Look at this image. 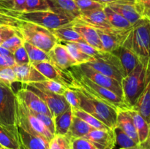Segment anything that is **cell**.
I'll list each match as a JSON object with an SVG mask.
<instances>
[{
    "label": "cell",
    "mask_w": 150,
    "mask_h": 149,
    "mask_svg": "<svg viewBox=\"0 0 150 149\" xmlns=\"http://www.w3.org/2000/svg\"><path fill=\"white\" fill-rule=\"evenodd\" d=\"M80 100V108L114 129L117 124V110L104 102L95 99L79 86L75 88Z\"/></svg>",
    "instance_id": "6da1fadb"
},
{
    "label": "cell",
    "mask_w": 150,
    "mask_h": 149,
    "mask_svg": "<svg viewBox=\"0 0 150 149\" xmlns=\"http://www.w3.org/2000/svg\"><path fill=\"white\" fill-rule=\"evenodd\" d=\"M67 70H70L74 79L79 83V86L95 99L112 107L117 110L130 109L122 98L117 96L111 91L92 82L82 73H81L77 70L76 66H73Z\"/></svg>",
    "instance_id": "7a4b0ae2"
},
{
    "label": "cell",
    "mask_w": 150,
    "mask_h": 149,
    "mask_svg": "<svg viewBox=\"0 0 150 149\" xmlns=\"http://www.w3.org/2000/svg\"><path fill=\"white\" fill-rule=\"evenodd\" d=\"M148 61L141 60L134 70L122 80L123 98L126 105L131 109L144 89L147 73Z\"/></svg>",
    "instance_id": "3957f363"
},
{
    "label": "cell",
    "mask_w": 150,
    "mask_h": 149,
    "mask_svg": "<svg viewBox=\"0 0 150 149\" xmlns=\"http://www.w3.org/2000/svg\"><path fill=\"white\" fill-rule=\"evenodd\" d=\"M16 126L29 134L42 139L48 146L54 137L44 124L35 116L30 110L16 96Z\"/></svg>",
    "instance_id": "277c9868"
},
{
    "label": "cell",
    "mask_w": 150,
    "mask_h": 149,
    "mask_svg": "<svg viewBox=\"0 0 150 149\" xmlns=\"http://www.w3.org/2000/svg\"><path fill=\"white\" fill-rule=\"evenodd\" d=\"M21 35L24 42L30 43L48 53L59 40L50 29L35 23L22 20L19 27Z\"/></svg>",
    "instance_id": "5b68a950"
},
{
    "label": "cell",
    "mask_w": 150,
    "mask_h": 149,
    "mask_svg": "<svg viewBox=\"0 0 150 149\" xmlns=\"http://www.w3.org/2000/svg\"><path fill=\"white\" fill-rule=\"evenodd\" d=\"M126 41L142 61L150 58V20L142 18L133 25Z\"/></svg>",
    "instance_id": "8992f818"
},
{
    "label": "cell",
    "mask_w": 150,
    "mask_h": 149,
    "mask_svg": "<svg viewBox=\"0 0 150 149\" xmlns=\"http://www.w3.org/2000/svg\"><path fill=\"white\" fill-rule=\"evenodd\" d=\"M17 18L23 21L35 23L50 30L57 29L72 22L67 18L53 13L51 10L18 13Z\"/></svg>",
    "instance_id": "52a82bcc"
},
{
    "label": "cell",
    "mask_w": 150,
    "mask_h": 149,
    "mask_svg": "<svg viewBox=\"0 0 150 149\" xmlns=\"http://www.w3.org/2000/svg\"><path fill=\"white\" fill-rule=\"evenodd\" d=\"M0 125L17 130L16 94L12 88L1 84H0Z\"/></svg>",
    "instance_id": "ba28073f"
},
{
    "label": "cell",
    "mask_w": 150,
    "mask_h": 149,
    "mask_svg": "<svg viewBox=\"0 0 150 149\" xmlns=\"http://www.w3.org/2000/svg\"><path fill=\"white\" fill-rule=\"evenodd\" d=\"M32 64L48 80L57 82L69 89L79 87V83L69 70H61L49 61H42Z\"/></svg>",
    "instance_id": "9c48e42d"
},
{
    "label": "cell",
    "mask_w": 150,
    "mask_h": 149,
    "mask_svg": "<svg viewBox=\"0 0 150 149\" xmlns=\"http://www.w3.org/2000/svg\"><path fill=\"white\" fill-rule=\"evenodd\" d=\"M22 85L25 86L26 89L34 92L35 94L38 95L40 99L44 101L45 105L49 109L53 118L58 116L70 107L65 100L63 95L57 94V93L48 91L47 90L39 89L30 84L22 83Z\"/></svg>",
    "instance_id": "30bf717a"
},
{
    "label": "cell",
    "mask_w": 150,
    "mask_h": 149,
    "mask_svg": "<svg viewBox=\"0 0 150 149\" xmlns=\"http://www.w3.org/2000/svg\"><path fill=\"white\" fill-rule=\"evenodd\" d=\"M131 29L132 28L129 29H118L114 28L96 29L103 51L111 53L122 46L125 42Z\"/></svg>",
    "instance_id": "8fae6325"
},
{
    "label": "cell",
    "mask_w": 150,
    "mask_h": 149,
    "mask_svg": "<svg viewBox=\"0 0 150 149\" xmlns=\"http://www.w3.org/2000/svg\"><path fill=\"white\" fill-rule=\"evenodd\" d=\"M76 67L81 73H82L83 75L88 77L92 82L102 86V87L111 91L114 93H116L117 96L124 99L121 83L117 81L115 79H113L111 77L105 75V74H103L98 72L95 71L93 69L86 65V64L76 65Z\"/></svg>",
    "instance_id": "7c38bea8"
},
{
    "label": "cell",
    "mask_w": 150,
    "mask_h": 149,
    "mask_svg": "<svg viewBox=\"0 0 150 149\" xmlns=\"http://www.w3.org/2000/svg\"><path fill=\"white\" fill-rule=\"evenodd\" d=\"M83 138L92 143L97 149H113L116 145L114 129H92Z\"/></svg>",
    "instance_id": "4fadbf2b"
},
{
    "label": "cell",
    "mask_w": 150,
    "mask_h": 149,
    "mask_svg": "<svg viewBox=\"0 0 150 149\" xmlns=\"http://www.w3.org/2000/svg\"><path fill=\"white\" fill-rule=\"evenodd\" d=\"M18 98L23 102V103L31 110L35 112L43 113L52 117L49 109L45 105L44 101L39 97L34 92L26 89L22 85L21 89H19L16 93ZM53 118V117H52Z\"/></svg>",
    "instance_id": "5bb4252c"
},
{
    "label": "cell",
    "mask_w": 150,
    "mask_h": 149,
    "mask_svg": "<svg viewBox=\"0 0 150 149\" xmlns=\"http://www.w3.org/2000/svg\"><path fill=\"white\" fill-rule=\"evenodd\" d=\"M49 10L68 18L70 21L79 18L81 11L74 0H46Z\"/></svg>",
    "instance_id": "9a60e30c"
},
{
    "label": "cell",
    "mask_w": 150,
    "mask_h": 149,
    "mask_svg": "<svg viewBox=\"0 0 150 149\" xmlns=\"http://www.w3.org/2000/svg\"><path fill=\"white\" fill-rule=\"evenodd\" d=\"M72 26L81 36L85 42L99 51H103L102 43L96 29L79 19L72 21Z\"/></svg>",
    "instance_id": "2e32d148"
},
{
    "label": "cell",
    "mask_w": 150,
    "mask_h": 149,
    "mask_svg": "<svg viewBox=\"0 0 150 149\" xmlns=\"http://www.w3.org/2000/svg\"><path fill=\"white\" fill-rule=\"evenodd\" d=\"M48 53L50 57V62L61 70H67L73 66L77 65L76 61L61 42H59L56 44Z\"/></svg>",
    "instance_id": "e0dca14e"
},
{
    "label": "cell",
    "mask_w": 150,
    "mask_h": 149,
    "mask_svg": "<svg viewBox=\"0 0 150 149\" xmlns=\"http://www.w3.org/2000/svg\"><path fill=\"white\" fill-rule=\"evenodd\" d=\"M111 53L114 54L120 61L125 76L131 72L141 61L139 57L133 52L126 40L122 46Z\"/></svg>",
    "instance_id": "ac0fdd59"
},
{
    "label": "cell",
    "mask_w": 150,
    "mask_h": 149,
    "mask_svg": "<svg viewBox=\"0 0 150 149\" xmlns=\"http://www.w3.org/2000/svg\"><path fill=\"white\" fill-rule=\"evenodd\" d=\"M17 77V82L21 83H38L47 80L31 63L13 67Z\"/></svg>",
    "instance_id": "d6986e66"
},
{
    "label": "cell",
    "mask_w": 150,
    "mask_h": 149,
    "mask_svg": "<svg viewBox=\"0 0 150 149\" xmlns=\"http://www.w3.org/2000/svg\"><path fill=\"white\" fill-rule=\"evenodd\" d=\"M131 109L138 111L150 125V58L148 61L144 89Z\"/></svg>",
    "instance_id": "ffe728a7"
},
{
    "label": "cell",
    "mask_w": 150,
    "mask_h": 149,
    "mask_svg": "<svg viewBox=\"0 0 150 149\" xmlns=\"http://www.w3.org/2000/svg\"><path fill=\"white\" fill-rule=\"evenodd\" d=\"M107 6L116 13L121 15L132 25L143 18L138 12L135 6V1H118L108 4Z\"/></svg>",
    "instance_id": "44dd1931"
},
{
    "label": "cell",
    "mask_w": 150,
    "mask_h": 149,
    "mask_svg": "<svg viewBox=\"0 0 150 149\" xmlns=\"http://www.w3.org/2000/svg\"><path fill=\"white\" fill-rule=\"evenodd\" d=\"M86 64L95 71L113 79H115L120 83H121L122 80L125 77L123 73L115 65L105 60L95 58L92 61L87 62Z\"/></svg>",
    "instance_id": "7402d4cb"
},
{
    "label": "cell",
    "mask_w": 150,
    "mask_h": 149,
    "mask_svg": "<svg viewBox=\"0 0 150 149\" xmlns=\"http://www.w3.org/2000/svg\"><path fill=\"white\" fill-rule=\"evenodd\" d=\"M103 9L81 12L80 17L78 19L96 29L112 28L108 23Z\"/></svg>",
    "instance_id": "603a6c76"
},
{
    "label": "cell",
    "mask_w": 150,
    "mask_h": 149,
    "mask_svg": "<svg viewBox=\"0 0 150 149\" xmlns=\"http://www.w3.org/2000/svg\"><path fill=\"white\" fill-rule=\"evenodd\" d=\"M129 110V109H128ZM128 110H117V124L116 127L121 129L125 133L133 139L136 144L139 143V136L135 127L133 120Z\"/></svg>",
    "instance_id": "cb8c5ba5"
},
{
    "label": "cell",
    "mask_w": 150,
    "mask_h": 149,
    "mask_svg": "<svg viewBox=\"0 0 150 149\" xmlns=\"http://www.w3.org/2000/svg\"><path fill=\"white\" fill-rule=\"evenodd\" d=\"M17 131L22 149H48V146L42 139L29 134L18 126Z\"/></svg>",
    "instance_id": "d4e9b609"
},
{
    "label": "cell",
    "mask_w": 150,
    "mask_h": 149,
    "mask_svg": "<svg viewBox=\"0 0 150 149\" xmlns=\"http://www.w3.org/2000/svg\"><path fill=\"white\" fill-rule=\"evenodd\" d=\"M128 111L133 118L135 127L137 131L139 143H144L149 137L150 125L138 111L133 109H129Z\"/></svg>",
    "instance_id": "484cf974"
},
{
    "label": "cell",
    "mask_w": 150,
    "mask_h": 149,
    "mask_svg": "<svg viewBox=\"0 0 150 149\" xmlns=\"http://www.w3.org/2000/svg\"><path fill=\"white\" fill-rule=\"evenodd\" d=\"M54 36L57 38L59 42H84L80 34L74 30L72 26V22L57 29L51 30Z\"/></svg>",
    "instance_id": "4316f807"
},
{
    "label": "cell",
    "mask_w": 150,
    "mask_h": 149,
    "mask_svg": "<svg viewBox=\"0 0 150 149\" xmlns=\"http://www.w3.org/2000/svg\"><path fill=\"white\" fill-rule=\"evenodd\" d=\"M0 145L9 149H21L17 130L0 125Z\"/></svg>",
    "instance_id": "83f0119b"
},
{
    "label": "cell",
    "mask_w": 150,
    "mask_h": 149,
    "mask_svg": "<svg viewBox=\"0 0 150 149\" xmlns=\"http://www.w3.org/2000/svg\"><path fill=\"white\" fill-rule=\"evenodd\" d=\"M92 129L94 128H92L89 124L85 122L83 120L73 115L71 125L69 129L67 136L70 140L81 138V137H83L86 134H89V132Z\"/></svg>",
    "instance_id": "f1b7e54d"
},
{
    "label": "cell",
    "mask_w": 150,
    "mask_h": 149,
    "mask_svg": "<svg viewBox=\"0 0 150 149\" xmlns=\"http://www.w3.org/2000/svg\"><path fill=\"white\" fill-rule=\"evenodd\" d=\"M73 116L72 108L70 107L64 112L54 118V125H55V134L67 135L71 125Z\"/></svg>",
    "instance_id": "f546056e"
},
{
    "label": "cell",
    "mask_w": 150,
    "mask_h": 149,
    "mask_svg": "<svg viewBox=\"0 0 150 149\" xmlns=\"http://www.w3.org/2000/svg\"><path fill=\"white\" fill-rule=\"evenodd\" d=\"M103 10L106 15L108 23L112 28L118 29H129L132 28L133 25L128 20H126L121 15L114 11L108 6L105 5Z\"/></svg>",
    "instance_id": "4dcf8cb0"
},
{
    "label": "cell",
    "mask_w": 150,
    "mask_h": 149,
    "mask_svg": "<svg viewBox=\"0 0 150 149\" xmlns=\"http://www.w3.org/2000/svg\"><path fill=\"white\" fill-rule=\"evenodd\" d=\"M65 46L67 48V51L70 54L73 59L76 61L77 65H80V64H86L89 61H92L95 58L91 57L90 56L87 55V54L84 53L76 45L75 42H59Z\"/></svg>",
    "instance_id": "1f68e13d"
},
{
    "label": "cell",
    "mask_w": 150,
    "mask_h": 149,
    "mask_svg": "<svg viewBox=\"0 0 150 149\" xmlns=\"http://www.w3.org/2000/svg\"><path fill=\"white\" fill-rule=\"evenodd\" d=\"M23 46L27 52L29 62L31 64L42 62V61H49L50 62V57L48 53L45 51L24 41H23Z\"/></svg>",
    "instance_id": "d6a6232c"
},
{
    "label": "cell",
    "mask_w": 150,
    "mask_h": 149,
    "mask_svg": "<svg viewBox=\"0 0 150 149\" xmlns=\"http://www.w3.org/2000/svg\"><path fill=\"white\" fill-rule=\"evenodd\" d=\"M72 110H73V115L79 117L81 119L83 120L85 122L89 124L92 128L97 129H111L109 127H107L105 124L99 121L98 118L92 116V115L89 114L88 112L83 111L81 108H79V109H72Z\"/></svg>",
    "instance_id": "836d02e7"
},
{
    "label": "cell",
    "mask_w": 150,
    "mask_h": 149,
    "mask_svg": "<svg viewBox=\"0 0 150 149\" xmlns=\"http://www.w3.org/2000/svg\"><path fill=\"white\" fill-rule=\"evenodd\" d=\"M27 84L32 85V86H35L37 88L44 89V90H47L48 91L53 92V93H57V94L59 95H63V93L64 92V91L66 90V89H67L64 86L57 83V82L48 80V79L44 80V81L38 82V83H27Z\"/></svg>",
    "instance_id": "e575fe53"
},
{
    "label": "cell",
    "mask_w": 150,
    "mask_h": 149,
    "mask_svg": "<svg viewBox=\"0 0 150 149\" xmlns=\"http://www.w3.org/2000/svg\"><path fill=\"white\" fill-rule=\"evenodd\" d=\"M114 134H115L116 145L120 146V148H129L136 146V144L133 139L130 138L126 133H125L121 129L115 127L114 129Z\"/></svg>",
    "instance_id": "d590c367"
},
{
    "label": "cell",
    "mask_w": 150,
    "mask_h": 149,
    "mask_svg": "<svg viewBox=\"0 0 150 149\" xmlns=\"http://www.w3.org/2000/svg\"><path fill=\"white\" fill-rule=\"evenodd\" d=\"M71 140L67 135L55 134L48 144V149H70Z\"/></svg>",
    "instance_id": "8d00e7d4"
},
{
    "label": "cell",
    "mask_w": 150,
    "mask_h": 149,
    "mask_svg": "<svg viewBox=\"0 0 150 149\" xmlns=\"http://www.w3.org/2000/svg\"><path fill=\"white\" fill-rule=\"evenodd\" d=\"M16 82L17 77L13 67H7L0 70V84L12 88L13 83Z\"/></svg>",
    "instance_id": "74e56055"
},
{
    "label": "cell",
    "mask_w": 150,
    "mask_h": 149,
    "mask_svg": "<svg viewBox=\"0 0 150 149\" xmlns=\"http://www.w3.org/2000/svg\"><path fill=\"white\" fill-rule=\"evenodd\" d=\"M74 1L81 12L103 9L105 6L94 0H74Z\"/></svg>",
    "instance_id": "f35d334b"
},
{
    "label": "cell",
    "mask_w": 150,
    "mask_h": 149,
    "mask_svg": "<svg viewBox=\"0 0 150 149\" xmlns=\"http://www.w3.org/2000/svg\"><path fill=\"white\" fill-rule=\"evenodd\" d=\"M23 45V39H22L21 35L16 34L14 36L11 37L7 40L4 41L1 46L4 47L6 49L9 50L11 53H14L16 50L21 46Z\"/></svg>",
    "instance_id": "ab89813d"
},
{
    "label": "cell",
    "mask_w": 150,
    "mask_h": 149,
    "mask_svg": "<svg viewBox=\"0 0 150 149\" xmlns=\"http://www.w3.org/2000/svg\"><path fill=\"white\" fill-rule=\"evenodd\" d=\"M63 96L71 107L72 109L80 108V100H79L77 92L74 89H69V88L66 89V90L63 93Z\"/></svg>",
    "instance_id": "60d3db41"
},
{
    "label": "cell",
    "mask_w": 150,
    "mask_h": 149,
    "mask_svg": "<svg viewBox=\"0 0 150 149\" xmlns=\"http://www.w3.org/2000/svg\"><path fill=\"white\" fill-rule=\"evenodd\" d=\"M49 10L46 0H26L25 12Z\"/></svg>",
    "instance_id": "b9f144b4"
},
{
    "label": "cell",
    "mask_w": 150,
    "mask_h": 149,
    "mask_svg": "<svg viewBox=\"0 0 150 149\" xmlns=\"http://www.w3.org/2000/svg\"><path fill=\"white\" fill-rule=\"evenodd\" d=\"M31 112H32V114L36 118H38L44 124V126L49 130L51 134L55 135V125H54V120L52 117L49 116L48 115H45V114L40 113V112H37L32 110H31Z\"/></svg>",
    "instance_id": "7bdbcfd3"
},
{
    "label": "cell",
    "mask_w": 150,
    "mask_h": 149,
    "mask_svg": "<svg viewBox=\"0 0 150 149\" xmlns=\"http://www.w3.org/2000/svg\"><path fill=\"white\" fill-rule=\"evenodd\" d=\"M16 34H20L19 28L10 26H0V45L5 40Z\"/></svg>",
    "instance_id": "ee69618b"
},
{
    "label": "cell",
    "mask_w": 150,
    "mask_h": 149,
    "mask_svg": "<svg viewBox=\"0 0 150 149\" xmlns=\"http://www.w3.org/2000/svg\"><path fill=\"white\" fill-rule=\"evenodd\" d=\"M76 45L83 51L84 53L87 54V55L90 56L91 57L94 58H100L102 55L103 51H99V50L96 49L94 47L91 46L89 44H87L85 42H75Z\"/></svg>",
    "instance_id": "f6af8a7d"
},
{
    "label": "cell",
    "mask_w": 150,
    "mask_h": 149,
    "mask_svg": "<svg viewBox=\"0 0 150 149\" xmlns=\"http://www.w3.org/2000/svg\"><path fill=\"white\" fill-rule=\"evenodd\" d=\"M13 56H14L15 61L17 65H22V64H29V58L28 56L27 52L25 49L23 45L18 48L14 53H13Z\"/></svg>",
    "instance_id": "bcb514c9"
},
{
    "label": "cell",
    "mask_w": 150,
    "mask_h": 149,
    "mask_svg": "<svg viewBox=\"0 0 150 149\" xmlns=\"http://www.w3.org/2000/svg\"><path fill=\"white\" fill-rule=\"evenodd\" d=\"M135 6L142 17L149 18L150 15V0H135Z\"/></svg>",
    "instance_id": "7dc6e473"
},
{
    "label": "cell",
    "mask_w": 150,
    "mask_h": 149,
    "mask_svg": "<svg viewBox=\"0 0 150 149\" xmlns=\"http://www.w3.org/2000/svg\"><path fill=\"white\" fill-rule=\"evenodd\" d=\"M21 23L22 20L17 18L0 13V26H10L19 28Z\"/></svg>",
    "instance_id": "c3c4849f"
},
{
    "label": "cell",
    "mask_w": 150,
    "mask_h": 149,
    "mask_svg": "<svg viewBox=\"0 0 150 149\" xmlns=\"http://www.w3.org/2000/svg\"><path fill=\"white\" fill-rule=\"evenodd\" d=\"M70 149H97L92 143L83 137L71 140Z\"/></svg>",
    "instance_id": "681fc988"
},
{
    "label": "cell",
    "mask_w": 150,
    "mask_h": 149,
    "mask_svg": "<svg viewBox=\"0 0 150 149\" xmlns=\"http://www.w3.org/2000/svg\"><path fill=\"white\" fill-rule=\"evenodd\" d=\"M0 13L17 18V12L13 11V0H0Z\"/></svg>",
    "instance_id": "f907efd6"
},
{
    "label": "cell",
    "mask_w": 150,
    "mask_h": 149,
    "mask_svg": "<svg viewBox=\"0 0 150 149\" xmlns=\"http://www.w3.org/2000/svg\"><path fill=\"white\" fill-rule=\"evenodd\" d=\"M26 0H13V11L23 13L26 10Z\"/></svg>",
    "instance_id": "816d5d0a"
},
{
    "label": "cell",
    "mask_w": 150,
    "mask_h": 149,
    "mask_svg": "<svg viewBox=\"0 0 150 149\" xmlns=\"http://www.w3.org/2000/svg\"><path fill=\"white\" fill-rule=\"evenodd\" d=\"M0 56L4 58H7V57L13 56V53L10 52L9 50L6 49L5 48L0 45Z\"/></svg>",
    "instance_id": "f5cc1de1"
},
{
    "label": "cell",
    "mask_w": 150,
    "mask_h": 149,
    "mask_svg": "<svg viewBox=\"0 0 150 149\" xmlns=\"http://www.w3.org/2000/svg\"><path fill=\"white\" fill-rule=\"evenodd\" d=\"M94 1L107 5V4H111V3L118 2V1H135V0H94Z\"/></svg>",
    "instance_id": "db71d44e"
},
{
    "label": "cell",
    "mask_w": 150,
    "mask_h": 149,
    "mask_svg": "<svg viewBox=\"0 0 150 149\" xmlns=\"http://www.w3.org/2000/svg\"><path fill=\"white\" fill-rule=\"evenodd\" d=\"M8 67V64H7L6 58L0 56V70L4 68V67Z\"/></svg>",
    "instance_id": "11a10c76"
},
{
    "label": "cell",
    "mask_w": 150,
    "mask_h": 149,
    "mask_svg": "<svg viewBox=\"0 0 150 149\" xmlns=\"http://www.w3.org/2000/svg\"><path fill=\"white\" fill-rule=\"evenodd\" d=\"M125 149H146V148H145L144 145L143 144H139V145H136L134 146V147L129 148H125Z\"/></svg>",
    "instance_id": "9f6ffc18"
},
{
    "label": "cell",
    "mask_w": 150,
    "mask_h": 149,
    "mask_svg": "<svg viewBox=\"0 0 150 149\" xmlns=\"http://www.w3.org/2000/svg\"><path fill=\"white\" fill-rule=\"evenodd\" d=\"M143 145L145 146L146 149H150V140L146 141L144 143H143Z\"/></svg>",
    "instance_id": "6f0895ef"
},
{
    "label": "cell",
    "mask_w": 150,
    "mask_h": 149,
    "mask_svg": "<svg viewBox=\"0 0 150 149\" xmlns=\"http://www.w3.org/2000/svg\"><path fill=\"white\" fill-rule=\"evenodd\" d=\"M0 149H9V148H4V147H2L1 145H0ZM21 149H22L21 146Z\"/></svg>",
    "instance_id": "680465c9"
},
{
    "label": "cell",
    "mask_w": 150,
    "mask_h": 149,
    "mask_svg": "<svg viewBox=\"0 0 150 149\" xmlns=\"http://www.w3.org/2000/svg\"><path fill=\"white\" fill-rule=\"evenodd\" d=\"M149 19H150V15H149Z\"/></svg>",
    "instance_id": "91938a15"
},
{
    "label": "cell",
    "mask_w": 150,
    "mask_h": 149,
    "mask_svg": "<svg viewBox=\"0 0 150 149\" xmlns=\"http://www.w3.org/2000/svg\"><path fill=\"white\" fill-rule=\"evenodd\" d=\"M120 149H125V148H120Z\"/></svg>",
    "instance_id": "94428289"
},
{
    "label": "cell",
    "mask_w": 150,
    "mask_h": 149,
    "mask_svg": "<svg viewBox=\"0 0 150 149\" xmlns=\"http://www.w3.org/2000/svg\"><path fill=\"white\" fill-rule=\"evenodd\" d=\"M149 20H150V19H149Z\"/></svg>",
    "instance_id": "6125c7cd"
},
{
    "label": "cell",
    "mask_w": 150,
    "mask_h": 149,
    "mask_svg": "<svg viewBox=\"0 0 150 149\" xmlns=\"http://www.w3.org/2000/svg\"></svg>",
    "instance_id": "be15d7a7"
}]
</instances>
